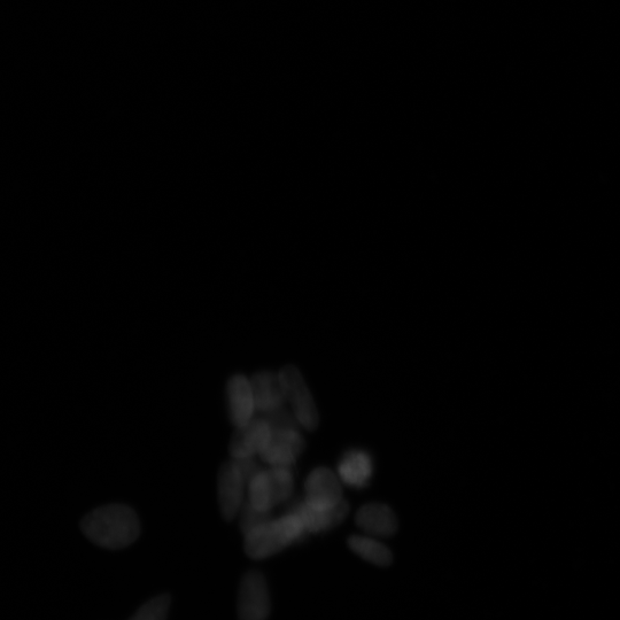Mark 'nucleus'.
Wrapping results in <instances>:
<instances>
[{
	"instance_id": "nucleus-1",
	"label": "nucleus",
	"mask_w": 620,
	"mask_h": 620,
	"mask_svg": "<svg viewBox=\"0 0 620 620\" xmlns=\"http://www.w3.org/2000/svg\"><path fill=\"white\" fill-rule=\"evenodd\" d=\"M82 531L93 544L107 549H123L138 539L141 522L134 509L108 505L93 510L83 518Z\"/></svg>"
},
{
	"instance_id": "nucleus-2",
	"label": "nucleus",
	"mask_w": 620,
	"mask_h": 620,
	"mask_svg": "<svg viewBox=\"0 0 620 620\" xmlns=\"http://www.w3.org/2000/svg\"><path fill=\"white\" fill-rule=\"evenodd\" d=\"M307 534L300 519L288 513L246 534L245 552L253 560H265L304 540Z\"/></svg>"
},
{
	"instance_id": "nucleus-3",
	"label": "nucleus",
	"mask_w": 620,
	"mask_h": 620,
	"mask_svg": "<svg viewBox=\"0 0 620 620\" xmlns=\"http://www.w3.org/2000/svg\"><path fill=\"white\" fill-rule=\"evenodd\" d=\"M285 390L286 401L292 406L293 415L301 428L307 431L316 430L320 417L315 401L298 368L288 366L279 372Z\"/></svg>"
},
{
	"instance_id": "nucleus-4",
	"label": "nucleus",
	"mask_w": 620,
	"mask_h": 620,
	"mask_svg": "<svg viewBox=\"0 0 620 620\" xmlns=\"http://www.w3.org/2000/svg\"><path fill=\"white\" fill-rule=\"evenodd\" d=\"M271 602L265 577L258 571L247 572L239 586L238 619L267 620Z\"/></svg>"
},
{
	"instance_id": "nucleus-5",
	"label": "nucleus",
	"mask_w": 620,
	"mask_h": 620,
	"mask_svg": "<svg viewBox=\"0 0 620 620\" xmlns=\"http://www.w3.org/2000/svg\"><path fill=\"white\" fill-rule=\"evenodd\" d=\"M338 475L328 468L310 472L305 483V501L317 508H332L343 501V486Z\"/></svg>"
},
{
	"instance_id": "nucleus-6",
	"label": "nucleus",
	"mask_w": 620,
	"mask_h": 620,
	"mask_svg": "<svg viewBox=\"0 0 620 620\" xmlns=\"http://www.w3.org/2000/svg\"><path fill=\"white\" fill-rule=\"evenodd\" d=\"M245 479L240 474L234 461L224 463L217 478V492L221 514L227 521H232L244 505Z\"/></svg>"
},
{
	"instance_id": "nucleus-7",
	"label": "nucleus",
	"mask_w": 620,
	"mask_h": 620,
	"mask_svg": "<svg viewBox=\"0 0 620 620\" xmlns=\"http://www.w3.org/2000/svg\"><path fill=\"white\" fill-rule=\"evenodd\" d=\"M350 506L343 500L332 508H317L305 500L293 503L289 513L296 515L308 533H325L343 523Z\"/></svg>"
},
{
	"instance_id": "nucleus-8",
	"label": "nucleus",
	"mask_w": 620,
	"mask_h": 620,
	"mask_svg": "<svg viewBox=\"0 0 620 620\" xmlns=\"http://www.w3.org/2000/svg\"><path fill=\"white\" fill-rule=\"evenodd\" d=\"M305 447V439L299 429L273 431L268 446L260 456L271 467L292 468Z\"/></svg>"
},
{
	"instance_id": "nucleus-9",
	"label": "nucleus",
	"mask_w": 620,
	"mask_h": 620,
	"mask_svg": "<svg viewBox=\"0 0 620 620\" xmlns=\"http://www.w3.org/2000/svg\"><path fill=\"white\" fill-rule=\"evenodd\" d=\"M269 424L263 418H253L250 423L236 428L230 443L232 459H246L261 454L269 444L271 437Z\"/></svg>"
},
{
	"instance_id": "nucleus-10",
	"label": "nucleus",
	"mask_w": 620,
	"mask_h": 620,
	"mask_svg": "<svg viewBox=\"0 0 620 620\" xmlns=\"http://www.w3.org/2000/svg\"><path fill=\"white\" fill-rule=\"evenodd\" d=\"M374 471V459L366 449H350L341 456L338 463V477L341 483L356 490L369 486Z\"/></svg>"
},
{
	"instance_id": "nucleus-11",
	"label": "nucleus",
	"mask_w": 620,
	"mask_h": 620,
	"mask_svg": "<svg viewBox=\"0 0 620 620\" xmlns=\"http://www.w3.org/2000/svg\"><path fill=\"white\" fill-rule=\"evenodd\" d=\"M227 394L230 420L236 428H242L253 420L257 412L250 379L243 375L232 376Z\"/></svg>"
},
{
	"instance_id": "nucleus-12",
	"label": "nucleus",
	"mask_w": 620,
	"mask_h": 620,
	"mask_svg": "<svg viewBox=\"0 0 620 620\" xmlns=\"http://www.w3.org/2000/svg\"><path fill=\"white\" fill-rule=\"evenodd\" d=\"M255 408L260 414L284 406L286 395L281 377L274 372L262 371L251 379Z\"/></svg>"
},
{
	"instance_id": "nucleus-13",
	"label": "nucleus",
	"mask_w": 620,
	"mask_h": 620,
	"mask_svg": "<svg viewBox=\"0 0 620 620\" xmlns=\"http://www.w3.org/2000/svg\"><path fill=\"white\" fill-rule=\"evenodd\" d=\"M361 530L377 537H391L398 531V519L391 507L384 503H369L356 514Z\"/></svg>"
},
{
	"instance_id": "nucleus-14",
	"label": "nucleus",
	"mask_w": 620,
	"mask_h": 620,
	"mask_svg": "<svg viewBox=\"0 0 620 620\" xmlns=\"http://www.w3.org/2000/svg\"><path fill=\"white\" fill-rule=\"evenodd\" d=\"M348 546L362 560L377 565V567H389L393 561L391 550L376 539L353 536L348 539Z\"/></svg>"
},
{
	"instance_id": "nucleus-15",
	"label": "nucleus",
	"mask_w": 620,
	"mask_h": 620,
	"mask_svg": "<svg viewBox=\"0 0 620 620\" xmlns=\"http://www.w3.org/2000/svg\"><path fill=\"white\" fill-rule=\"evenodd\" d=\"M248 502L260 511L270 513L276 506L267 471H260L248 483Z\"/></svg>"
},
{
	"instance_id": "nucleus-16",
	"label": "nucleus",
	"mask_w": 620,
	"mask_h": 620,
	"mask_svg": "<svg viewBox=\"0 0 620 620\" xmlns=\"http://www.w3.org/2000/svg\"><path fill=\"white\" fill-rule=\"evenodd\" d=\"M267 472L276 505L288 501L294 487L292 468L271 467Z\"/></svg>"
},
{
	"instance_id": "nucleus-17",
	"label": "nucleus",
	"mask_w": 620,
	"mask_h": 620,
	"mask_svg": "<svg viewBox=\"0 0 620 620\" xmlns=\"http://www.w3.org/2000/svg\"><path fill=\"white\" fill-rule=\"evenodd\" d=\"M169 595H160L147 601L129 620H167L170 609Z\"/></svg>"
},
{
	"instance_id": "nucleus-18",
	"label": "nucleus",
	"mask_w": 620,
	"mask_h": 620,
	"mask_svg": "<svg viewBox=\"0 0 620 620\" xmlns=\"http://www.w3.org/2000/svg\"><path fill=\"white\" fill-rule=\"evenodd\" d=\"M240 513V530H242L244 537L246 534L251 533L258 527L265 525L273 519L270 513L266 511H260L255 509L250 502H245Z\"/></svg>"
},
{
	"instance_id": "nucleus-19",
	"label": "nucleus",
	"mask_w": 620,
	"mask_h": 620,
	"mask_svg": "<svg viewBox=\"0 0 620 620\" xmlns=\"http://www.w3.org/2000/svg\"><path fill=\"white\" fill-rule=\"evenodd\" d=\"M260 417L269 424L271 431L299 429L300 426L297 418L284 406L263 413Z\"/></svg>"
},
{
	"instance_id": "nucleus-20",
	"label": "nucleus",
	"mask_w": 620,
	"mask_h": 620,
	"mask_svg": "<svg viewBox=\"0 0 620 620\" xmlns=\"http://www.w3.org/2000/svg\"><path fill=\"white\" fill-rule=\"evenodd\" d=\"M235 462L240 474L245 479L246 484L251 482V479L259 474L261 471L259 465L254 461L253 457H246V459H232Z\"/></svg>"
}]
</instances>
